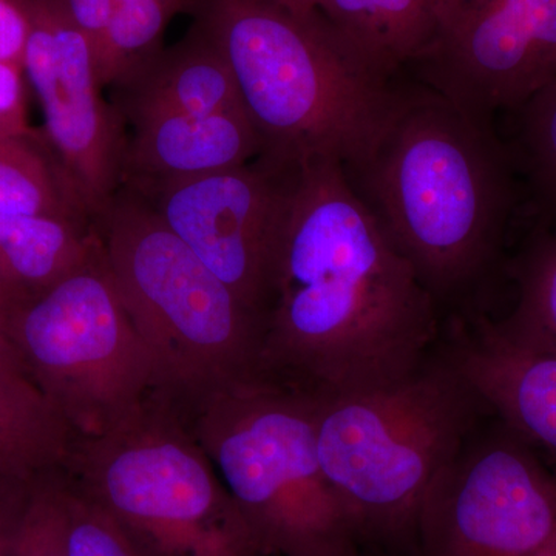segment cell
I'll return each mask as SVG.
<instances>
[{"label":"cell","mask_w":556,"mask_h":556,"mask_svg":"<svg viewBox=\"0 0 556 556\" xmlns=\"http://www.w3.org/2000/svg\"><path fill=\"white\" fill-rule=\"evenodd\" d=\"M62 471L141 556L263 555L185 417L160 394L109 430L73 438Z\"/></svg>","instance_id":"7"},{"label":"cell","mask_w":556,"mask_h":556,"mask_svg":"<svg viewBox=\"0 0 556 556\" xmlns=\"http://www.w3.org/2000/svg\"><path fill=\"white\" fill-rule=\"evenodd\" d=\"M445 321L441 350L490 415L556 464V351L485 313Z\"/></svg>","instance_id":"13"},{"label":"cell","mask_w":556,"mask_h":556,"mask_svg":"<svg viewBox=\"0 0 556 556\" xmlns=\"http://www.w3.org/2000/svg\"><path fill=\"white\" fill-rule=\"evenodd\" d=\"M260 556H269V555H260Z\"/></svg>","instance_id":"33"},{"label":"cell","mask_w":556,"mask_h":556,"mask_svg":"<svg viewBox=\"0 0 556 556\" xmlns=\"http://www.w3.org/2000/svg\"><path fill=\"white\" fill-rule=\"evenodd\" d=\"M60 471L33 482L17 540V556H67L62 526Z\"/></svg>","instance_id":"24"},{"label":"cell","mask_w":556,"mask_h":556,"mask_svg":"<svg viewBox=\"0 0 556 556\" xmlns=\"http://www.w3.org/2000/svg\"><path fill=\"white\" fill-rule=\"evenodd\" d=\"M28 22L17 0H0V62L24 68Z\"/></svg>","instance_id":"28"},{"label":"cell","mask_w":556,"mask_h":556,"mask_svg":"<svg viewBox=\"0 0 556 556\" xmlns=\"http://www.w3.org/2000/svg\"><path fill=\"white\" fill-rule=\"evenodd\" d=\"M189 11L228 64L262 155L345 164L378 129L394 80L362 67L318 11L276 0H190Z\"/></svg>","instance_id":"4"},{"label":"cell","mask_w":556,"mask_h":556,"mask_svg":"<svg viewBox=\"0 0 556 556\" xmlns=\"http://www.w3.org/2000/svg\"><path fill=\"white\" fill-rule=\"evenodd\" d=\"M276 2L283 5L285 9L302 14V16H309L320 10L325 0H276Z\"/></svg>","instance_id":"30"},{"label":"cell","mask_w":556,"mask_h":556,"mask_svg":"<svg viewBox=\"0 0 556 556\" xmlns=\"http://www.w3.org/2000/svg\"><path fill=\"white\" fill-rule=\"evenodd\" d=\"M0 214L93 225L42 135L0 139Z\"/></svg>","instance_id":"19"},{"label":"cell","mask_w":556,"mask_h":556,"mask_svg":"<svg viewBox=\"0 0 556 556\" xmlns=\"http://www.w3.org/2000/svg\"><path fill=\"white\" fill-rule=\"evenodd\" d=\"M318 459L361 556H415L431 482L490 415L437 348L387 386L313 399Z\"/></svg>","instance_id":"3"},{"label":"cell","mask_w":556,"mask_h":556,"mask_svg":"<svg viewBox=\"0 0 556 556\" xmlns=\"http://www.w3.org/2000/svg\"><path fill=\"white\" fill-rule=\"evenodd\" d=\"M298 164L258 155L241 166L182 179L142 199L262 318L270 262Z\"/></svg>","instance_id":"12"},{"label":"cell","mask_w":556,"mask_h":556,"mask_svg":"<svg viewBox=\"0 0 556 556\" xmlns=\"http://www.w3.org/2000/svg\"><path fill=\"white\" fill-rule=\"evenodd\" d=\"M408 68L495 126L556 78V0H437L430 38Z\"/></svg>","instance_id":"10"},{"label":"cell","mask_w":556,"mask_h":556,"mask_svg":"<svg viewBox=\"0 0 556 556\" xmlns=\"http://www.w3.org/2000/svg\"><path fill=\"white\" fill-rule=\"evenodd\" d=\"M174 405L263 555L357 552L318 459L313 397L257 379Z\"/></svg>","instance_id":"6"},{"label":"cell","mask_w":556,"mask_h":556,"mask_svg":"<svg viewBox=\"0 0 556 556\" xmlns=\"http://www.w3.org/2000/svg\"><path fill=\"white\" fill-rule=\"evenodd\" d=\"M28 22L24 73L38 97L47 148L97 223L123 186L127 126L102 97L89 39L65 0H17Z\"/></svg>","instance_id":"11"},{"label":"cell","mask_w":556,"mask_h":556,"mask_svg":"<svg viewBox=\"0 0 556 556\" xmlns=\"http://www.w3.org/2000/svg\"><path fill=\"white\" fill-rule=\"evenodd\" d=\"M348 556H361V554H358V552H354V554H351V555H348Z\"/></svg>","instance_id":"32"},{"label":"cell","mask_w":556,"mask_h":556,"mask_svg":"<svg viewBox=\"0 0 556 556\" xmlns=\"http://www.w3.org/2000/svg\"><path fill=\"white\" fill-rule=\"evenodd\" d=\"M10 311L0 303V368L11 369V371L25 372L24 364H22L16 348L11 342L9 331Z\"/></svg>","instance_id":"29"},{"label":"cell","mask_w":556,"mask_h":556,"mask_svg":"<svg viewBox=\"0 0 556 556\" xmlns=\"http://www.w3.org/2000/svg\"><path fill=\"white\" fill-rule=\"evenodd\" d=\"M24 68L0 62V139L33 134L28 126Z\"/></svg>","instance_id":"25"},{"label":"cell","mask_w":556,"mask_h":556,"mask_svg":"<svg viewBox=\"0 0 556 556\" xmlns=\"http://www.w3.org/2000/svg\"><path fill=\"white\" fill-rule=\"evenodd\" d=\"M9 331L25 371L73 437L102 433L160 394L155 361L101 241L79 268L11 309Z\"/></svg>","instance_id":"8"},{"label":"cell","mask_w":556,"mask_h":556,"mask_svg":"<svg viewBox=\"0 0 556 556\" xmlns=\"http://www.w3.org/2000/svg\"><path fill=\"white\" fill-rule=\"evenodd\" d=\"M60 501L67 556H141L121 527L62 470Z\"/></svg>","instance_id":"23"},{"label":"cell","mask_w":556,"mask_h":556,"mask_svg":"<svg viewBox=\"0 0 556 556\" xmlns=\"http://www.w3.org/2000/svg\"><path fill=\"white\" fill-rule=\"evenodd\" d=\"M98 241L86 223L0 214V303L27 305L79 268Z\"/></svg>","instance_id":"16"},{"label":"cell","mask_w":556,"mask_h":556,"mask_svg":"<svg viewBox=\"0 0 556 556\" xmlns=\"http://www.w3.org/2000/svg\"><path fill=\"white\" fill-rule=\"evenodd\" d=\"M556 535V468L492 416L431 482L415 556H530Z\"/></svg>","instance_id":"9"},{"label":"cell","mask_w":556,"mask_h":556,"mask_svg":"<svg viewBox=\"0 0 556 556\" xmlns=\"http://www.w3.org/2000/svg\"><path fill=\"white\" fill-rule=\"evenodd\" d=\"M262 152L244 110L144 121L127 129L121 188L149 197L182 179L241 166Z\"/></svg>","instance_id":"14"},{"label":"cell","mask_w":556,"mask_h":556,"mask_svg":"<svg viewBox=\"0 0 556 556\" xmlns=\"http://www.w3.org/2000/svg\"><path fill=\"white\" fill-rule=\"evenodd\" d=\"M504 277L517 302L501 318L518 334L556 351V225L530 218L517 249L507 257Z\"/></svg>","instance_id":"20"},{"label":"cell","mask_w":556,"mask_h":556,"mask_svg":"<svg viewBox=\"0 0 556 556\" xmlns=\"http://www.w3.org/2000/svg\"><path fill=\"white\" fill-rule=\"evenodd\" d=\"M35 481L0 478V556H17L22 519Z\"/></svg>","instance_id":"26"},{"label":"cell","mask_w":556,"mask_h":556,"mask_svg":"<svg viewBox=\"0 0 556 556\" xmlns=\"http://www.w3.org/2000/svg\"><path fill=\"white\" fill-rule=\"evenodd\" d=\"M73 438L30 376L0 368V478L35 481L62 470Z\"/></svg>","instance_id":"18"},{"label":"cell","mask_w":556,"mask_h":556,"mask_svg":"<svg viewBox=\"0 0 556 556\" xmlns=\"http://www.w3.org/2000/svg\"><path fill=\"white\" fill-rule=\"evenodd\" d=\"M112 89L127 129L163 116L247 112L228 64L195 27Z\"/></svg>","instance_id":"15"},{"label":"cell","mask_w":556,"mask_h":556,"mask_svg":"<svg viewBox=\"0 0 556 556\" xmlns=\"http://www.w3.org/2000/svg\"><path fill=\"white\" fill-rule=\"evenodd\" d=\"M190 0H127L110 21L98 50V78L102 89L115 87L163 50L170 21Z\"/></svg>","instance_id":"22"},{"label":"cell","mask_w":556,"mask_h":556,"mask_svg":"<svg viewBox=\"0 0 556 556\" xmlns=\"http://www.w3.org/2000/svg\"><path fill=\"white\" fill-rule=\"evenodd\" d=\"M94 228L155 361L161 396L189 404L260 379L262 318L164 225L148 200L121 188Z\"/></svg>","instance_id":"5"},{"label":"cell","mask_w":556,"mask_h":556,"mask_svg":"<svg viewBox=\"0 0 556 556\" xmlns=\"http://www.w3.org/2000/svg\"><path fill=\"white\" fill-rule=\"evenodd\" d=\"M530 556H556V535L548 541L546 546L541 547L540 551Z\"/></svg>","instance_id":"31"},{"label":"cell","mask_w":556,"mask_h":556,"mask_svg":"<svg viewBox=\"0 0 556 556\" xmlns=\"http://www.w3.org/2000/svg\"><path fill=\"white\" fill-rule=\"evenodd\" d=\"M260 379L313 399L404 378L444 316L336 160L292 178L262 314Z\"/></svg>","instance_id":"1"},{"label":"cell","mask_w":556,"mask_h":556,"mask_svg":"<svg viewBox=\"0 0 556 556\" xmlns=\"http://www.w3.org/2000/svg\"><path fill=\"white\" fill-rule=\"evenodd\" d=\"M342 167L444 321L484 313L525 206L514 156L496 127L401 75L378 129Z\"/></svg>","instance_id":"2"},{"label":"cell","mask_w":556,"mask_h":556,"mask_svg":"<svg viewBox=\"0 0 556 556\" xmlns=\"http://www.w3.org/2000/svg\"><path fill=\"white\" fill-rule=\"evenodd\" d=\"M126 2L127 0H65L73 20L89 39L94 60L110 21Z\"/></svg>","instance_id":"27"},{"label":"cell","mask_w":556,"mask_h":556,"mask_svg":"<svg viewBox=\"0 0 556 556\" xmlns=\"http://www.w3.org/2000/svg\"><path fill=\"white\" fill-rule=\"evenodd\" d=\"M437 0H325L318 10L348 53L380 80H394L430 38Z\"/></svg>","instance_id":"17"},{"label":"cell","mask_w":556,"mask_h":556,"mask_svg":"<svg viewBox=\"0 0 556 556\" xmlns=\"http://www.w3.org/2000/svg\"><path fill=\"white\" fill-rule=\"evenodd\" d=\"M506 139L529 217L556 225V78L515 112Z\"/></svg>","instance_id":"21"}]
</instances>
